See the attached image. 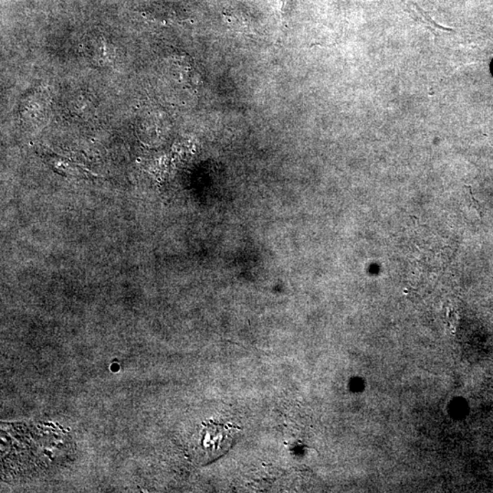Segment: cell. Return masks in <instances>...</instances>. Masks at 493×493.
<instances>
[{"mask_svg": "<svg viewBox=\"0 0 493 493\" xmlns=\"http://www.w3.org/2000/svg\"><path fill=\"white\" fill-rule=\"evenodd\" d=\"M234 427L220 423L204 424L190 444L191 455L195 462L205 464L212 462L230 448L235 435Z\"/></svg>", "mask_w": 493, "mask_h": 493, "instance_id": "obj_1", "label": "cell"}, {"mask_svg": "<svg viewBox=\"0 0 493 493\" xmlns=\"http://www.w3.org/2000/svg\"><path fill=\"white\" fill-rule=\"evenodd\" d=\"M274 6H275L276 11L278 12L280 19L283 17L284 9L288 0H273Z\"/></svg>", "mask_w": 493, "mask_h": 493, "instance_id": "obj_2", "label": "cell"}]
</instances>
